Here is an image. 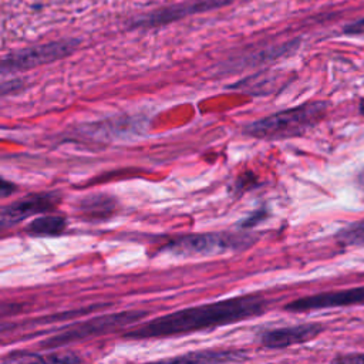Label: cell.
Listing matches in <instances>:
<instances>
[{"mask_svg": "<svg viewBox=\"0 0 364 364\" xmlns=\"http://www.w3.org/2000/svg\"><path fill=\"white\" fill-rule=\"evenodd\" d=\"M61 202V193L57 191L53 192H38L23 196L9 205H4L0 212V225L1 228H10L21 220L54 210Z\"/></svg>", "mask_w": 364, "mask_h": 364, "instance_id": "obj_6", "label": "cell"}, {"mask_svg": "<svg viewBox=\"0 0 364 364\" xmlns=\"http://www.w3.org/2000/svg\"><path fill=\"white\" fill-rule=\"evenodd\" d=\"M267 300L259 294L236 296L164 314L124 331L122 337L128 340H146L189 334L260 316L267 311Z\"/></svg>", "mask_w": 364, "mask_h": 364, "instance_id": "obj_1", "label": "cell"}, {"mask_svg": "<svg viewBox=\"0 0 364 364\" xmlns=\"http://www.w3.org/2000/svg\"><path fill=\"white\" fill-rule=\"evenodd\" d=\"M358 109H360V114H361V115H364V98L361 100V102H360V108H358Z\"/></svg>", "mask_w": 364, "mask_h": 364, "instance_id": "obj_22", "label": "cell"}, {"mask_svg": "<svg viewBox=\"0 0 364 364\" xmlns=\"http://www.w3.org/2000/svg\"><path fill=\"white\" fill-rule=\"evenodd\" d=\"M260 182L256 178V175L253 172H246L243 175H240L236 182H235V192H246L249 189H253L256 186H259Z\"/></svg>", "mask_w": 364, "mask_h": 364, "instance_id": "obj_15", "label": "cell"}, {"mask_svg": "<svg viewBox=\"0 0 364 364\" xmlns=\"http://www.w3.org/2000/svg\"><path fill=\"white\" fill-rule=\"evenodd\" d=\"M148 313L144 310H127L118 313H109L98 317H92L84 321H77L70 324L65 328H61L57 334L43 340L40 346L47 350L61 348L73 343H78L82 340H88L97 336L114 333L117 330H122L128 326H132L138 320L144 318Z\"/></svg>", "mask_w": 364, "mask_h": 364, "instance_id": "obj_4", "label": "cell"}, {"mask_svg": "<svg viewBox=\"0 0 364 364\" xmlns=\"http://www.w3.org/2000/svg\"><path fill=\"white\" fill-rule=\"evenodd\" d=\"M246 355L242 351L233 350H218V351H195L185 355L172 358V361H189V363H228V361H242Z\"/></svg>", "mask_w": 364, "mask_h": 364, "instance_id": "obj_12", "label": "cell"}, {"mask_svg": "<svg viewBox=\"0 0 364 364\" xmlns=\"http://www.w3.org/2000/svg\"><path fill=\"white\" fill-rule=\"evenodd\" d=\"M355 182L358 183L360 188L364 189V168L357 172V175H355Z\"/></svg>", "mask_w": 364, "mask_h": 364, "instance_id": "obj_21", "label": "cell"}, {"mask_svg": "<svg viewBox=\"0 0 364 364\" xmlns=\"http://www.w3.org/2000/svg\"><path fill=\"white\" fill-rule=\"evenodd\" d=\"M336 240L346 246H364V219L341 228L336 233Z\"/></svg>", "mask_w": 364, "mask_h": 364, "instance_id": "obj_13", "label": "cell"}, {"mask_svg": "<svg viewBox=\"0 0 364 364\" xmlns=\"http://www.w3.org/2000/svg\"><path fill=\"white\" fill-rule=\"evenodd\" d=\"M67 229V219L61 215H44L34 218L27 226L26 233L31 236H58Z\"/></svg>", "mask_w": 364, "mask_h": 364, "instance_id": "obj_11", "label": "cell"}, {"mask_svg": "<svg viewBox=\"0 0 364 364\" xmlns=\"http://www.w3.org/2000/svg\"><path fill=\"white\" fill-rule=\"evenodd\" d=\"M269 218V210L266 206H262L256 210H253L249 216H246L243 220H240L237 223V226L240 229H250V228H255L257 225H260L262 222H264L266 219Z\"/></svg>", "mask_w": 364, "mask_h": 364, "instance_id": "obj_14", "label": "cell"}, {"mask_svg": "<svg viewBox=\"0 0 364 364\" xmlns=\"http://www.w3.org/2000/svg\"><path fill=\"white\" fill-rule=\"evenodd\" d=\"M326 101H310L301 105L283 109L256 119L243 128V132L252 138L266 141H280L296 138L306 134L318 124L327 112Z\"/></svg>", "mask_w": 364, "mask_h": 364, "instance_id": "obj_2", "label": "cell"}, {"mask_svg": "<svg viewBox=\"0 0 364 364\" xmlns=\"http://www.w3.org/2000/svg\"><path fill=\"white\" fill-rule=\"evenodd\" d=\"M16 189H17V186H16L13 182L6 181V179H1V186H0L1 198H7V196H9V195H11Z\"/></svg>", "mask_w": 364, "mask_h": 364, "instance_id": "obj_18", "label": "cell"}, {"mask_svg": "<svg viewBox=\"0 0 364 364\" xmlns=\"http://www.w3.org/2000/svg\"><path fill=\"white\" fill-rule=\"evenodd\" d=\"M118 202L108 193H92L81 198L75 205L78 218L85 220H102L114 215Z\"/></svg>", "mask_w": 364, "mask_h": 364, "instance_id": "obj_10", "label": "cell"}, {"mask_svg": "<svg viewBox=\"0 0 364 364\" xmlns=\"http://www.w3.org/2000/svg\"><path fill=\"white\" fill-rule=\"evenodd\" d=\"M346 33L348 34H358V33H364V18L358 20V21H354L353 24H348L346 28H344Z\"/></svg>", "mask_w": 364, "mask_h": 364, "instance_id": "obj_19", "label": "cell"}, {"mask_svg": "<svg viewBox=\"0 0 364 364\" xmlns=\"http://www.w3.org/2000/svg\"><path fill=\"white\" fill-rule=\"evenodd\" d=\"M23 88V82L20 80H11V81H3L1 84V95L6 97L11 94L13 91H18Z\"/></svg>", "mask_w": 364, "mask_h": 364, "instance_id": "obj_17", "label": "cell"}, {"mask_svg": "<svg viewBox=\"0 0 364 364\" xmlns=\"http://www.w3.org/2000/svg\"><path fill=\"white\" fill-rule=\"evenodd\" d=\"M334 361H343V363H364V354L343 355V357H337Z\"/></svg>", "mask_w": 364, "mask_h": 364, "instance_id": "obj_20", "label": "cell"}, {"mask_svg": "<svg viewBox=\"0 0 364 364\" xmlns=\"http://www.w3.org/2000/svg\"><path fill=\"white\" fill-rule=\"evenodd\" d=\"M350 306H364V286L304 296V297L291 300L283 309L291 313H304V311L350 307Z\"/></svg>", "mask_w": 364, "mask_h": 364, "instance_id": "obj_7", "label": "cell"}, {"mask_svg": "<svg viewBox=\"0 0 364 364\" xmlns=\"http://www.w3.org/2000/svg\"><path fill=\"white\" fill-rule=\"evenodd\" d=\"M323 326L318 323H304L297 326L272 328L259 334V343L264 348H287L316 338L323 333Z\"/></svg>", "mask_w": 364, "mask_h": 364, "instance_id": "obj_8", "label": "cell"}, {"mask_svg": "<svg viewBox=\"0 0 364 364\" xmlns=\"http://www.w3.org/2000/svg\"><path fill=\"white\" fill-rule=\"evenodd\" d=\"M232 0H192L182 4L171 6L162 10H156L144 18L134 23V27H155V26H164L168 23H172L175 20L183 18L191 14L209 11L222 6L229 4Z\"/></svg>", "mask_w": 364, "mask_h": 364, "instance_id": "obj_9", "label": "cell"}, {"mask_svg": "<svg viewBox=\"0 0 364 364\" xmlns=\"http://www.w3.org/2000/svg\"><path fill=\"white\" fill-rule=\"evenodd\" d=\"M43 361H50V363H74V361H81L80 357L71 354H53L48 357H43Z\"/></svg>", "mask_w": 364, "mask_h": 364, "instance_id": "obj_16", "label": "cell"}, {"mask_svg": "<svg viewBox=\"0 0 364 364\" xmlns=\"http://www.w3.org/2000/svg\"><path fill=\"white\" fill-rule=\"evenodd\" d=\"M256 235L243 232H210L183 235L169 240L161 247V253L166 252L176 256H210L226 252H237L250 247L257 239Z\"/></svg>", "mask_w": 364, "mask_h": 364, "instance_id": "obj_3", "label": "cell"}, {"mask_svg": "<svg viewBox=\"0 0 364 364\" xmlns=\"http://www.w3.org/2000/svg\"><path fill=\"white\" fill-rule=\"evenodd\" d=\"M78 44H80L78 40H61V41L40 44L36 47L11 53L1 60V67H0L1 74L6 75L13 73H20L43 64L61 60L73 54L77 50Z\"/></svg>", "mask_w": 364, "mask_h": 364, "instance_id": "obj_5", "label": "cell"}]
</instances>
